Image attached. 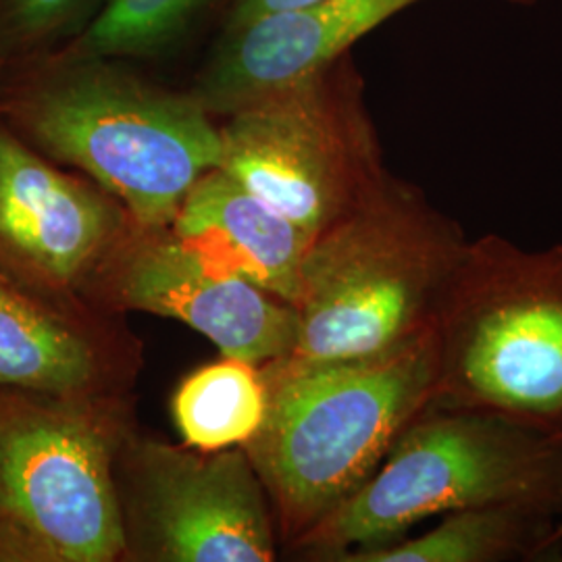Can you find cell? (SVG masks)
I'll return each mask as SVG.
<instances>
[{
    "label": "cell",
    "instance_id": "obj_1",
    "mask_svg": "<svg viewBox=\"0 0 562 562\" xmlns=\"http://www.w3.org/2000/svg\"><path fill=\"white\" fill-rule=\"evenodd\" d=\"M134 60L60 50L0 71V121L46 159L78 169L144 229H167L222 134L190 90L148 78Z\"/></svg>",
    "mask_w": 562,
    "mask_h": 562
},
{
    "label": "cell",
    "instance_id": "obj_2",
    "mask_svg": "<svg viewBox=\"0 0 562 562\" xmlns=\"http://www.w3.org/2000/svg\"><path fill=\"white\" fill-rule=\"evenodd\" d=\"M267 387L261 429L244 443L285 542L352 496L402 431L434 404L436 327L378 355L259 364Z\"/></svg>",
    "mask_w": 562,
    "mask_h": 562
},
{
    "label": "cell",
    "instance_id": "obj_3",
    "mask_svg": "<svg viewBox=\"0 0 562 562\" xmlns=\"http://www.w3.org/2000/svg\"><path fill=\"white\" fill-rule=\"evenodd\" d=\"M459 223L408 181L387 176L311 241L290 359L344 361L434 329L467 248Z\"/></svg>",
    "mask_w": 562,
    "mask_h": 562
},
{
    "label": "cell",
    "instance_id": "obj_4",
    "mask_svg": "<svg viewBox=\"0 0 562 562\" xmlns=\"http://www.w3.org/2000/svg\"><path fill=\"white\" fill-rule=\"evenodd\" d=\"M483 506L562 517V438L482 411L431 404L378 471L292 546L308 559L346 562L398 542L425 519Z\"/></svg>",
    "mask_w": 562,
    "mask_h": 562
},
{
    "label": "cell",
    "instance_id": "obj_5",
    "mask_svg": "<svg viewBox=\"0 0 562 562\" xmlns=\"http://www.w3.org/2000/svg\"><path fill=\"white\" fill-rule=\"evenodd\" d=\"M436 406L562 438V244L469 238L438 322Z\"/></svg>",
    "mask_w": 562,
    "mask_h": 562
},
{
    "label": "cell",
    "instance_id": "obj_6",
    "mask_svg": "<svg viewBox=\"0 0 562 562\" xmlns=\"http://www.w3.org/2000/svg\"><path fill=\"white\" fill-rule=\"evenodd\" d=\"M127 436L106 396L0 387V562L123 557L115 464Z\"/></svg>",
    "mask_w": 562,
    "mask_h": 562
},
{
    "label": "cell",
    "instance_id": "obj_7",
    "mask_svg": "<svg viewBox=\"0 0 562 562\" xmlns=\"http://www.w3.org/2000/svg\"><path fill=\"white\" fill-rule=\"evenodd\" d=\"M220 169L313 240L390 176L352 55L225 117Z\"/></svg>",
    "mask_w": 562,
    "mask_h": 562
},
{
    "label": "cell",
    "instance_id": "obj_8",
    "mask_svg": "<svg viewBox=\"0 0 562 562\" xmlns=\"http://www.w3.org/2000/svg\"><path fill=\"white\" fill-rule=\"evenodd\" d=\"M115 482L127 559H276V517L244 448L196 450L127 436Z\"/></svg>",
    "mask_w": 562,
    "mask_h": 562
},
{
    "label": "cell",
    "instance_id": "obj_9",
    "mask_svg": "<svg viewBox=\"0 0 562 562\" xmlns=\"http://www.w3.org/2000/svg\"><path fill=\"white\" fill-rule=\"evenodd\" d=\"M132 225L101 186L65 171L0 121V278L76 311Z\"/></svg>",
    "mask_w": 562,
    "mask_h": 562
},
{
    "label": "cell",
    "instance_id": "obj_10",
    "mask_svg": "<svg viewBox=\"0 0 562 562\" xmlns=\"http://www.w3.org/2000/svg\"><path fill=\"white\" fill-rule=\"evenodd\" d=\"M90 288L113 308L186 323L223 357L265 364L294 350L296 306L238 276L223 273L186 248L171 229L136 223L104 259Z\"/></svg>",
    "mask_w": 562,
    "mask_h": 562
},
{
    "label": "cell",
    "instance_id": "obj_11",
    "mask_svg": "<svg viewBox=\"0 0 562 562\" xmlns=\"http://www.w3.org/2000/svg\"><path fill=\"white\" fill-rule=\"evenodd\" d=\"M423 0H317L217 34L190 94L217 120L288 88L350 53Z\"/></svg>",
    "mask_w": 562,
    "mask_h": 562
},
{
    "label": "cell",
    "instance_id": "obj_12",
    "mask_svg": "<svg viewBox=\"0 0 562 562\" xmlns=\"http://www.w3.org/2000/svg\"><path fill=\"white\" fill-rule=\"evenodd\" d=\"M169 229L211 267L296 306L313 238L220 167L192 186Z\"/></svg>",
    "mask_w": 562,
    "mask_h": 562
},
{
    "label": "cell",
    "instance_id": "obj_13",
    "mask_svg": "<svg viewBox=\"0 0 562 562\" xmlns=\"http://www.w3.org/2000/svg\"><path fill=\"white\" fill-rule=\"evenodd\" d=\"M106 361L78 311L0 278V387L102 396Z\"/></svg>",
    "mask_w": 562,
    "mask_h": 562
},
{
    "label": "cell",
    "instance_id": "obj_14",
    "mask_svg": "<svg viewBox=\"0 0 562 562\" xmlns=\"http://www.w3.org/2000/svg\"><path fill=\"white\" fill-rule=\"evenodd\" d=\"M234 0H106L97 20L59 48L76 57L162 63L222 27Z\"/></svg>",
    "mask_w": 562,
    "mask_h": 562
},
{
    "label": "cell",
    "instance_id": "obj_15",
    "mask_svg": "<svg viewBox=\"0 0 562 562\" xmlns=\"http://www.w3.org/2000/svg\"><path fill=\"white\" fill-rule=\"evenodd\" d=\"M552 517L521 506H483L442 515L419 538L359 552L346 562H498L538 554L548 546Z\"/></svg>",
    "mask_w": 562,
    "mask_h": 562
},
{
    "label": "cell",
    "instance_id": "obj_16",
    "mask_svg": "<svg viewBox=\"0 0 562 562\" xmlns=\"http://www.w3.org/2000/svg\"><path fill=\"white\" fill-rule=\"evenodd\" d=\"M173 422L196 450L244 446L261 429L267 387L255 362L223 357L192 371L173 394Z\"/></svg>",
    "mask_w": 562,
    "mask_h": 562
},
{
    "label": "cell",
    "instance_id": "obj_17",
    "mask_svg": "<svg viewBox=\"0 0 562 562\" xmlns=\"http://www.w3.org/2000/svg\"><path fill=\"white\" fill-rule=\"evenodd\" d=\"M106 0H0V65L55 53L97 20Z\"/></svg>",
    "mask_w": 562,
    "mask_h": 562
},
{
    "label": "cell",
    "instance_id": "obj_18",
    "mask_svg": "<svg viewBox=\"0 0 562 562\" xmlns=\"http://www.w3.org/2000/svg\"><path fill=\"white\" fill-rule=\"evenodd\" d=\"M311 2H317V0H234L217 34L236 30L250 21L261 20L265 15L296 9V7H304Z\"/></svg>",
    "mask_w": 562,
    "mask_h": 562
},
{
    "label": "cell",
    "instance_id": "obj_19",
    "mask_svg": "<svg viewBox=\"0 0 562 562\" xmlns=\"http://www.w3.org/2000/svg\"><path fill=\"white\" fill-rule=\"evenodd\" d=\"M562 543V517L561 521L554 525V529H552V533H550V538H548V546L546 548H552V546H559Z\"/></svg>",
    "mask_w": 562,
    "mask_h": 562
},
{
    "label": "cell",
    "instance_id": "obj_20",
    "mask_svg": "<svg viewBox=\"0 0 562 562\" xmlns=\"http://www.w3.org/2000/svg\"><path fill=\"white\" fill-rule=\"evenodd\" d=\"M508 2H513V4H525V7H529V4H536V2H540V0H508Z\"/></svg>",
    "mask_w": 562,
    "mask_h": 562
},
{
    "label": "cell",
    "instance_id": "obj_21",
    "mask_svg": "<svg viewBox=\"0 0 562 562\" xmlns=\"http://www.w3.org/2000/svg\"><path fill=\"white\" fill-rule=\"evenodd\" d=\"M0 71H2V65H0Z\"/></svg>",
    "mask_w": 562,
    "mask_h": 562
}]
</instances>
